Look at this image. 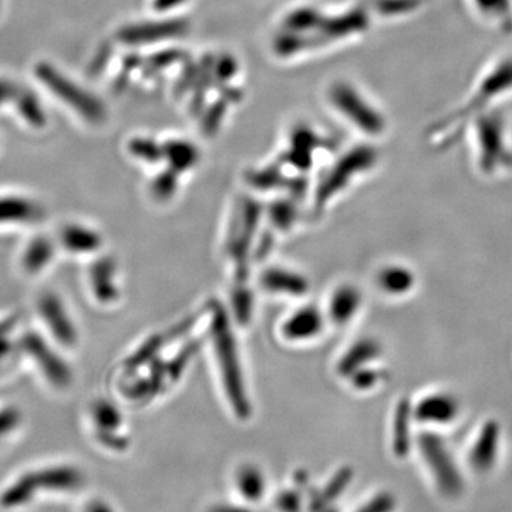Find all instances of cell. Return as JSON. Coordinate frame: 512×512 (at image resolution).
Returning <instances> with one entry per match:
<instances>
[{"label": "cell", "instance_id": "1", "mask_svg": "<svg viewBox=\"0 0 512 512\" xmlns=\"http://www.w3.org/2000/svg\"><path fill=\"white\" fill-rule=\"evenodd\" d=\"M473 92L454 116L443 121V126L439 128L440 136H444L440 138L443 143L456 140L457 136L466 131L474 117L494 109L498 100L512 93V56H504L491 64L478 80Z\"/></svg>", "mask_w": 512, "mask_h": 512}, {"label": "cell", "instance_id": "2", "mask_svg": "<svg viewBox=\"0 0 512 512\" xmlns=\"http://www.w3.org/2000/svg\"><path fill=\"white\" fill-rule=\"evenodd\" d=\"M481 174L497 177L512 170V144L507 120L497 109L484 111L468 123Z\"/></svg>", "mask_w": 512, "mask_h": 512}, {"label": "cell", "instance_id": "3", "mask_svg": "<svg viewBox=\"0 0 512 512\" xmlns=\"http://www.w3.org/2000/svg\"><path fill=\"white\" fill-rule=\"evenodd\" d=\"M420 453L434 487L447 500H458L466 493L467 471L463 461L437 433L420 437Z\"/></svg>", "mask_w": 512, "mask_h": 512}, {"label": "cell", "instance_id": "4", "mask_svg": "<svg viewBox=\"0 0 512 512\" xmlns=\"http://www.w3.org/2000/svg\"><path fill=\"white\" fill-rule=\"evenodd\" d=\"M36 76L39 77L40 82L52 90L55 96L69 104L87 121L97 123V121L103 120L104 107L100 100L80 87L79 84L74 83L69 77L64 76L52 64L40 63L36 67Z\"/></svg>", "mask_w": 512, "mask_h": 512}, {"label": "cell", "instance_id": "5", "mask_svg": "<svg viewBox=\"0 0 512 512\" xmlns=\"http://www.w3.org/2000/svg\"><path fill=\"white\" fill-rule=\"evenodd\" d=\"M503 454V431L500 423L487 420L481 424L467 444L463 464L467 473L488 476L497 468Z\"/></svg>", "mask_w": 512, "mask_h": 512}, {"label": "cell", "instance_id": "6", "mask_svg": "<svg viewBox=\"0 0 512 512\" xmlns=\"http://www.w3.org/2000/svg\"><path fill=\"white\" fill-rule=\"evenodd\" d=\"M463 407L456 394L434 390L424 394L414 407V417L427 426L450 427L460 419Z\"/></svg>", "mask_w": 512, "mask_h": 512}, {"label": "cell", "instance_id": "7", "mask_svg": "<svg viewBox=\"0 0 512 512\" xmlns=\"http://www.w3.org/2000/svg\"><path fill=\"white\" fill-rule=\"evenodd\" d=\"M23 349L35 360L50 383L66 387L72 382L70 367L39 335L28 333L23 339Z\"/></svg>", "mask_w": 512, "mask_h": 512}, {"label": "cell", "instance_id": "8", "mask_svg": "<svg viewBox=\"0 0 512 512\" xmlns=\"http://www.w3.org/2000/svg\"><path fill=\"white\" fill-rule=\"evenodd\" d=\"M332 99L335 101V106L340 111H345V116L355 121L362 130L369 131V133H379L383 130L382 117L372 107L367 106L366 101L363 104V100L357 96L355 90L338 86L333 90Z\"/></svg>", "mask_w": 512, "mask_h": 512}, {"label": "cell", "instance_id": "9", "mask_svg": "<svg viewBox=\"0 0 512 512\" xmlns=\"http://www.w3.org/2000/svg\"><path fill=\"white\" fill-rule=\"evenodd\" d=\"M40 315L53 336L64 346H74L77 342L76 326L70 319L69 313L62 301L52 293L43 295L39 302Z\"/></svg>", "mask_w": 512, "mask_h": 512}, {"label": "cell", "instance_id": "10", "mask_svg": "<svg viewBox=\"0 0 512 512\" xmlns=\"http://www.w3.org/2000/svg\"><path fill=\"white\" fill-rule=\"evenodd\" d=\"M474 15L498 32H512V0H466Z\"/></svg>", "mask_w": 512, "mask_h": 512}, {"label": "cell", "instance_id": "11", "mask_svg": "<svg viewBox=\"0 0 512 512\" xmlns=\"http://www.w3.org/2000/svg\"><path fill=\"white\" fill-rule=\"evenodd\" d=\"M39 217V208L20 197H0V224H22Z\"/></svg>", "mask_w": 512, "mask_h": 512}, {"label": "cell", "instance_id": "12", "mask_svg": "<svg viewBox=\"0 0 512 512\" xmlns=\"http://www.w3.org/2000/svg\"><path fill=\"white\" fill-rule=\"evenodd\" d=\"M64 247L76 254H92L100 248L101 238L93 229L83 225H67L62 232Z\"/></svg>", "mask_w": 512, "mask_h": 512}, {"label": "cell", "instance_id": "13", "mask_svg": "<svg viewBox=\"0 0 512 512\" xmlns=\"http://www.w3.org/2000/svg\"><path fill=\"white\" fill-rule=\"evenodd\" d=\"M94 295L99 301L107 303L114 301L117 296L116 284H114V266L107 259L97 262L90 271Z\"/></svg>", "mask_w": 512, "mask_h": 512}, {"label": "cell", "instance_id": "14", "mask_svg": "<svg viewBox=\"0 0 512 512\" xmlns=\"http://www.w3.org/2000/svg\"><path fill=\"white\" fill-rule=\"evenodd\" d=\"M380 288L390 295H403L412 291L414 274L402 265L386 266L379 275Z\"/></svg>", "mask_w": 512, "mask_h": 512}, {"label": "cell", "instance_id": "15", "mask_svg": "<svg viewBox=\"0 0 512 512\" xmlns=\"http://www.w3.org/2000/svg\"><path fill=\"white\" fill-rule=\"evenodd\" d=\"M53 254H55V248H53L52 242L47 238L37 237L30 242L23 254V268L29 274H37L52 261Z\"/></svg>", "mask_w": 512, "mask_h": 512}, {"label": "cell", "instance_id": "16", "mask_svg": "<svg viewBox=\"0 0 512 512\" xmlns=\"http://www.w3.org/2000/svg\"><path fill=\"white\" fill-rule=\"evenodd\" d=\"M174 26L165 25H138L130 26V28L124 29L120 33L121 39L127 43H143L153 42V40L163 39V37L173 33Z\"/></svg>", "mask_w": 512, "mask_h": 512}, {"label": "cell", "instance_id": "17", "mask_svg": "<svg viewBox=\"0 0 512 512\" xmlns=\"http://www.w3.org/2000/svg\"><path fill=\"white\" fill-rule=\"evenodd\" d=\"M318 326L319 320L316 319L315 313L308 311L295 313L291 320H289L286 330H288L292 338L301 339L306 338V336L311 338L312 335L318 332V330H316Z\"/></svg>", "mask_w": 512, "mask_h": 512}, {"label": "cell", "instance_id": "18", "mask_svg": "<svg viewBox=\"0 0 512 512\" xmlns=\"http://www.w3.org/2000/svg\"><path fill=\"white\" fill-rule=\"evenodd\" d=\"M239 488H241L242 494L245 497L255 500V498L264 493V480H262L261 474L254 470V468H247L239 476Z\"/></svg>", "mask_w": 512, "mask_h": 512}, {"label": "cell", "instance_id": "19", "mask_svg": "<svg viewBox=\"0 0 512 512\" xmlns=\"http://www.w3.org/2000/svg\"><path fill=\"white\" fill-rule=\"evenodd\" d=\"M23 103H20V111H22V116H25L26 119L32 121L35 124H42L45 121V117H43V111L40 109L39 101L35 99V97L30 96V94H25L22 99Z\"/></svg>", "mask_w": 512, "mask_h": 512}, {"label": "cell", "instance_id": "20", "mask_svg": "<svg viewBox=\"0 0 512 512\" xmlns=\"http://www.w3.org/2000/svg\"><path fill=\"white\" fill-rule=\"evenodd\" d=\"M96 412H94V416H96L97 423H100L101 426H116L117 421H119V417H117L116 410L113 407H110L109 404L100 403L99 406L96 407Z\"/></svg>", "mask_w": 512, "mask_h": 512}, {"label": "cell", "instance_id": "21", "mask_svg": "<svg viewBox=\"0 0 512 512\" xmlns=\"http://www.w3.org/2000/svg\"><path fill=\"white\" fill-rule=\"evenodd\" d=\"M393 508V500L390 497H379L377 500H373L372 503L367 505L365 510L360 512H390Z\"/></svg>", "mask_w": 512, "mask_h": 512}, {"label": "cell", "instance_id": "22", "mask_svg": "<svg viewBox=\"0 0 512 512\" xmlns=\"http://www.w3.org/2000/svg\"><path fill=\"white\" fill-rule=\"evenodd\" d=\"M19 417L15 410H3L0 412V433L8 431L18 423Z\"/></svg>", "mask_w": 512, "mask_h": 512}, {"label": "cell", "instance_id": "23", "mask_svg": "<svg viewBox=\"0 0 512 512\" xmlns=\"http://www.w3.org/2000/svg\"><path fill=\"white\" fill-rule=\"evenodd\" d=\"M16 92L18 90H16L15 84L8 82V80H0V103L15 96Z\"/></svg>", "mask_w": 512, "mask_h": 512}, {"label": "cell", "instance_id": "24", "mask_svg": "<svg viewBox=\"0 0 512 512\" xmlns=\"http://www.w3.org/2000/svg\"><path fill=\"white\" fill-rule=\"evenodd\" d=\"M15 322L16 320L12 318L0 323V338H5V336L8 335L10 328H13Z\"/></svg>", "mask_w": 512, "mask_h": 512}, {"label": "cell", "instance_id": "25", "mask_svg": "<svg viewBox=\"0 0 512 512\" xmlns=\"http://www.w3.org/2000/svg\"><path fill=\"white\" fill-rule=\"evenodd\" d=\"M212 512H248L245 510H241V508H232V507H221V508H215Z\"/></svg>", "mask_w": 512, "mask_h": 512}]
</instances>
